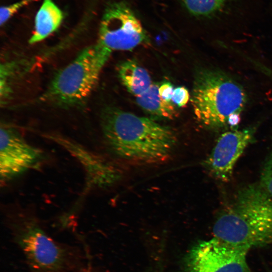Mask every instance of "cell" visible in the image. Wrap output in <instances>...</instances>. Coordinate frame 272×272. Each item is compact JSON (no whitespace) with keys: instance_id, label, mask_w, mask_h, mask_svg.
<instances>
[{"instance_id":"1","label":"cell","mask_w":272,"mask_h":272,"mask_svg":"<svg viewBox=\"0 0 272 272\" xmlns=\"http://www.w3.org/2000/svg\"><path fill=\"white\" fill-rule=\"evenodd\" d=\"M101 127L111 150L120 158L134 163L163 162L177 143L176 135L170 127L117 109L103 112Z\"/></svg>"},{"instance_id":"2","label":"cell","mask_w":272,"mask_h":272,"mask_svg":"<svg viewBox=\"0 0 272 272\" xmlns=\"http://www.w3.org/2000/svg\"><path fill=\"white\" fill-rule=\"evenodd\" d=\"M213 237L249 250L272 243V198L260 186H247L217 218Z\"/></svg>"},{"instance_id":"3","label":"cell","mask_w":272,"mask_h":272,"mask_svg":"<svg viewBox=\"0 0 272 272\" xmlns=\"http://www.w3.org/2000/svg\"><path fill=\"white\" fill-rule=\"evenodd\" d=\"M247 101L243 87L225 72L204 69L197 73L191 102L196 118L205 127L234 129Z\"/></svg>"},{"instance_id":"4","label":"cell","mask_w":272,"mask_h":272,"mask_svg":"<svg viewBox=\"0 0 272 272\" xmlns=\"http://www.w3.org/2000/svg\"><path fill=\"white\" fill-rule=\"evenodd\" d=\"M19 220L12 223V238L30 272H78L86 267L79 248L53 239L32 219Z\"/></svg>"},{"instance_id":"5","label":"cell","mask_w":272,"mask_h":272,"mask_svg":"<svg viewBox=\"0 0 272 272\" xmlns=\"http://www.w3.org/2000/svg\"><path fill=\"white\" fill-rule=\"evenodd\" d=\"M111 54L98 43L85 48L57 72L39 100L62 106L82 102L97 84Z\"/></svg>"},{"instance_id":"6","label":"cell","mask_w":272,"mask_h":272,"mask_svg":"<svg viewBox=\"0 0 272 272\" xmlns=\"http://www.w3.org/2000/svg\"><path fill=\"white\" fill-rule=\"evenodd\" d=\"M147 35L131 8L125 2L109 4L101 20L97 43L110 53L130 50L146 42Z\"/></svg>"},{"instance_id":"7","label":"cell","mask_w":272,"mask_h":272,"mask_svg":"<svg viewBox=\"0 0 272 272\" xmlns=\"http://www.w3.org/2000/svg\"><path fill=\"white\" fill-rule=\"evenodd\" d=\"M248 251L213 237L191 248L184 259L183 272H250Z\"/></svg>"},{"instance_id":"8","label":"cell","mask_w":272,"mask_h":272,"mask_svg":"<svg viewBox=\"0 0 272 272\" xmlns=\"http://www.w3.org/2000/svg\"><path fill=\"white\" fill-rule=\"evenodd\" d=\"M0 175L6 181L32 167L40 159L41 151L28 143L14 128L1 125Z\"/></svg>"},{"instance_id":"9","label":"cell","mask_w":272,"mask_h":272,"mask_svg":"<svg viewBox=\"0 0 272 272\" xmlns=\"http://www.w3.org/2000/svg\"><path fill=\"white\" fill-rule=\"evenodd\" d=\"M254 131V128L233 129L219 137L204 163L215 177L223 181L230 179L236 162L251 141Z\"/></svg>"},{"instance_id":"10","label":"cell","mask_w":272,"mask_h":272,"mask_svg":"<svg viewBox=\"0 0 272 272\" xmlns=\"http://www.w3.org/2000/svg\"><path fill=\"white\" fill-rule=\"evenodd\" d=\"M48 138L63 147L79 161L85 169L89 186L106 187L121 179L122 173L119 167L79 143L58 135H49Z\"/></svg>"},{"instance_id":"11","label":"cell","mask_w":272,"mask_h":272,"mask_svg":"<svg viewBox=\"0 0 272 272\" xmlns=\"http://www.w3.org/2000/svg\"><path fill=\"white\" fill-rule=\"evenodd\" d=\"M64 18L62 11L53 0H42L34 19V29L29 42H39L56 31Z\"/></svg>"},{"instance_id":"12","label":"cell","mask_w":272,"mask_h":272,"mask_svg":"<svg viewBox=\"0 0 272 272\" xmlns=\"http://www.w3.org/2000/svg\"><path fill=\"white\" fill-rule=\"evenodd\" d=\"M118 72L124 86L136 97L145 92L152 84L148 72L133 60L121 63Z\"/></svg>"},{"instance_id":"13","label":"cell","mask_w":272,"mask_h":272,"mask_svg":"<svg viewBox=\"0 0 272 272\" xmlns=\"http://www.w3.org/2000/svg\"><path fill=\"white\" fill-rule=\"evenodd\" d=\"M159 87L152 84L145 92L136 97L137 102L151 114L162 118L173 119L177 115L174 105L160 96Z\"/></svg>"},{"instance_id":"14","label":"cell","mask_w":272,"mask_h":272,"mask_svg":"<svg viewBox=\"0 0 272 272\" xmlns=\"http://www.w3.org/2000/svg\"><path fill=\"white\" fill-rule=\"evenodd\" d=\"M187 10L198 17L211 16L220 10L229 0H182Z\"/></svg>"},{"instance_id":"15","label":"cell","mask_w":272,"mask_h":272,"mask_svg":"<svg viewBox=\"0 0 272 272\" xmlns=\"http://www.w3.org/2000/svg\"><path fill=\"white\" fill-rule=\"evenodd\" d=\"M36 0H20L15 3L1 7L0 9V24L5 25L20 10Z\"/></svg>"},{"instance_id":"16","label":"cell","mask_w":272,"mask_h":272,"mask_svg":"<svg viewBox=\"0 0 272 272\" xmlns=\"http://www.w3.org/2000/svg\"><path fill=\"white\" fill-rule=\"evenodd\" d=\"M260 186L272 198V152L263 168Z\"/></svg>"},{"instance_id":"17","label":"cell","mask_w":272,"mask_h":272,"mask_svg":"<svg viewBox=\"0 0 272 272\" xmlns=\"http://www.w3.org/2000/svg\"><path fill=\"white\" fill-rule=\"evenodd\" d=\"M190 98L187 89L184 87H178L174 89L171 101L179 107L185 106Z\"/></svg>"},{"instance_id":"18","label":"cell","mask_w":272,"mask_h":272,"mask_svg":"<svg viewBox=\"0 0 272 272\" xmlns=\"http://www.w3.org/2000/svg\"><path fill=\"white\" fill-rule=\"evenodd\" d=\"M174 88L169 83H165L159 87L160 96L167 101H171Z\"/></svg>"},{"instance_id":"19","label":"cell","mask_w":272,"mask_h":272,"mask_svg":"<svg viewBox=\"0 0 272 272\" xmlns=\"http://www.w3.org/2000/svg\"><path fill=\"white\" fill-rule=\"evenodd\" d=\"M260 72L272 79V69L270 68L263 65L260 67Z\"/></svg>"},{"instance_id":"20","label":"cell","mask_w":272,"mask_h":272,"mask_svg":"<svg viewBox=\"0 0 272 272\" xmlns=\"http://www.w3.org/2000/svg\"><path fill=\"white\" fill-rule=\"evenodd\" d=\"M78 272H95L93 268L90 265H88L84 269Z\"/></svg>"}]
</instances>
